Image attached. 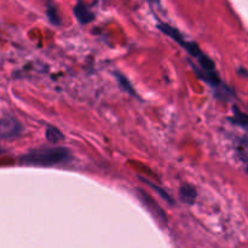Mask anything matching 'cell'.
I'll list each match as a JSON object with an SVG mask.
<instances>
[{"mask_svg":"<svg viewBox=\"0 0 248 248\" xmlns=\"http://www.w3.org/2000/svg\"><path fill=\"white\" fill-rule=\"evenodd\" d=\"M72 159V154L64 147H43L21 155L18 160L22 165L36 167H51L65 164Z\"/></svg>","mask_w":248,"mask_h":248,"instance_id":"6da1fadb","label":"cell"},{"mask_svg":"<svg viewBox=\"0 0 248 248\" xmlns=\"http://www.w3.org/2000/svg\"><path fill=\"white\" fill-rule=\"evenodd\" d=\"M157 28L162 31L164 34H166L167 36L172 39L173 41H176L179 46L184 48L191 57H195L196 60L201 57L203 55V52L201 51V48L199 47V45L194 41H188L184 39V36L179 33L178 29H176L174 27L170 26V24L166 23H159L157 24Z\"/></svg>","mask_w":248,"mask_h":248,"instance_id":"7a4b0ae2","label":"cell"},{"mask_svg":"<svg viewBox=\"0 0 248 248\" xmlns=\"http://www.w3.org/2000/svg\"><path fill=\"white\" fill-rule=\"evenodd\" d=\"M22 125L17 119H15L12 115L5 114L0 116V137L4 140H10L21 135Z\"/></svg>","mask_w":248,"mask_h":248,"instance_id":"3957f363","label":"cell"},{"mask_svg":"<svg viewBox=\"0 0 248 248\" xmlns=\"http://www.w3.org/2000/svg\"><path fill=\"white\" fill-rule=\"evenodd\" d=\"M137 193H138V198H140V200L142 201L143 205H144L145 207H147L148 210H149L150 212H152L153 215H154L155 217L160 220V222H162L164 224H166L167 223L166 213H165V211L162 210L159 205H157L156 201H155L152 196L148 195L144 190L137 189Z\"/></svg>","mask_w":248,"mask_h":248,"instance_id":"277c9868","label":"cell"},{"mask_svg":"<svg viewBox=\"0 0 248 248\" xmlns=\"http://www.w3.org/2000/svg\"><path fill=\"white\" fill-rule=\"evenodd\" d=\"M73 14L77 17L79 23L81 24L91 23L94 19V17H96L93 12L90 10V7L86 4H84V2H78L74 6V9H73Z\"/></svg>","mask_w":248,"mask_h":248,"instance_id":"5b68a950","label":"cell"},{"mask_svg":"<svg viewBox=\"0 0 248 248\" xmlns=\"http://www.w3.org/2000/svg\"><path fill=\"white\" fill-rule=\"evenodd\" d=\"M179 199L186 205H194L198 199V191L190 184H184L179 188Z\"/></svg>","mask_w":248,"mask_h":248,"instance_id":"8992f818","label":"cell"},{"mask_svg":"<svg viewBox=\"0 0 248 248\" xmlns=\"http://www.w3.org/2000/svg\"><path fill=\"white\" fill-rule=\"evenodd\" d=\"M114 75H115L116 81L119 82V85H120V87L124 90V91L127 92V93L131 94V96L137 97V93H136V91H135V89H133L132 84L128 81V79L125 77V75L121 74V73H119V72L114 73Z\"/></svg>","mask_w":248,"mask_h":248,"instance_id":"52a82bcc","label":"cell"},{"mask_svg":"<svg viewBox=\"0 0 248 248\" xmlns=\"http://www.w3.org/2000/svg\"><path fill=\"white\" fill-rule=\"evenodd\" d=\"M45 136L46 140L50 143H52V144H57V143L62 142V140H64L63 133L61 132L57 127H53V126H47V127H46Z\"/></svg>","mask_w":248,"mask_h":248,"instance_id":"ba28073f","label":"cell"},{"mask_svg":"<svg viewBox=\"0 0 248 248\" xmlns=\"http://www.w3.org/2000/svg\"><path fill=\"white\" fill-rule=\"evenodd\" d=\"M46 15H47L48 19H50V22L53 26H61L62 22H61V17L58 15V10L56 5L47 4V6H46Z\"/></svg>","mask_w":248,"mask_h":248,"instance_id":"9c48e42d","label":"cell"},{"mask_svg":"<svg viewBox=\"0 0 248 248\" xmlns=\"http://www.w3.org/2000/svg\"><path fill=\"white\" fill-rule=\"evenodd\" d=\"M140 179H142V182H144V183H147L148 186H150V188L154 189V190L156 191V193L159 194V195L161 196V198L164 199V200L166 201L167 203H170V205H174V200H173V199L171 198V196L169 195V193H167V191L165 190V189L160 188L159 186H156V184H154V183H152V182L147 181V179H144V178H140Z\"/></svg>","mask_w":248,"mask_h":248,"instance_id":"30bf717a","label":"cell"},{"mask_svg":"<svg viewBox=\"0 0 248 248\" xmlns=\"http://www.w3.org/2000/svg\"><path fill=\"white\" fill-rule=\"evenodd\" d=\"M232 121L234 124H236V125L241 126L244 130L247 128V115L245 113H242L240 109H237L236 107L234 108V118L232 119Z\"/></svg>","mask_w":248,"mask_h":248,"instance_id":"8fae6325","label":"cell"},{"mask_svg":"<svg viewBox=\"0 0 248 248\" xmlns=\"http://www.w3.org/2000/svg\"><path fill=\"white\" fill-rule=\"evenodd\" d=\"M2 152V150H1V148H0V153H1Z\"/></svg>","mask_w":248,"mask_h":248,"instance_id":"7c38bea8","label":"cell"}]
</instances>
